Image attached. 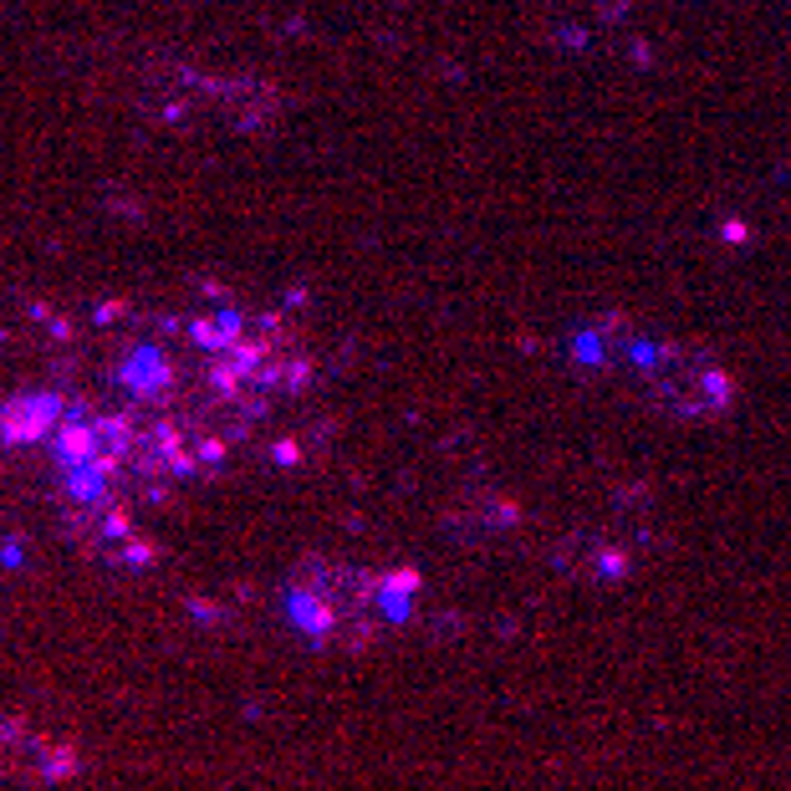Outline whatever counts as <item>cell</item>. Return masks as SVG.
Returning a JSON list of instances; mask_svg holds the SVG:
<instances>
[{"label":"cell","mask_w":791,"mask_h":791,"mask_svg":"<svg viewBox=\"0 0 791 791\" xmlns=\"http://www.w3.org/2000/svg\"><path fill=\"white\" fill-rule=\"evenodd\" d=\"M643 388L658 409H669L674 419H715L736 404V384L730 373L705 353V348H658L643 363Z\"/></svg>","instance_id":"obj_1"},{"label":"cell","mask_w":791,"mask_h":791,"mask_svg":"<svg viewBox=\"0 0 791 791\" xmlns=\"http://www.w3.org/2000/svg\"><path fill=\"white\" fill-rule=\"evenodd\" d=\"M56 399H47V393H36V399H21V404H11V419H5V439L11 444H32V439H41L51 429V419H56Z\"/></svg>","instance_id":"obj_2"},{"label":"cell","mask_w":791,"mask_h":791,"mask_svg":"<svg viewBox=\"0 0 791 791\" xmlns=\"http://www.w3.org/2000/svg\"><path fill=\"white\" fill-rule=\"evenodd\" d=\"M77 771H83V756L72 745H47L41 751V781H72Z\"/></svg>","instance_id":"obj_3"}]
</instances>
